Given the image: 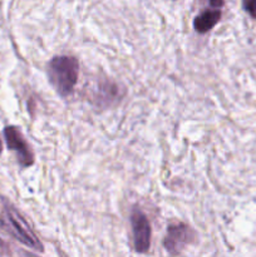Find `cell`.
Returning a JSON list of instances; mask_svg holds the SVG:
<instances>
[{"label": "cell", "instance_id": "cell-3", "mask_svg": "<svg viewBox=\"0 0 256 257\" xmlns=\"http://www.w3.org/2000/svg\"><path fill=\"white\" fill-rule=\"evenodd\" d=\"M197 238V233L186 223H172L167 227V233L163 240V246L170 255H181L188 245Z\"/></svg>", "mask_w": 256, "mask_h": 257}, {"label": "cell", "instance_id": "cell-2", "mask_svg": "<svg viewBox=\"0 0 256 257\" xmlns=\"http://www.w3.org/2000/svg\"><path fill=\"white\" fill-rule=\"evenodd\" d=\"M48 79L60 97H69L79 74V62L72 55H57L47 65Z\"/></svg>", "mask_w": 256, "mask_h": 257}, {"label": "cell", "instance_id": "cell-8", "mask_svg": "<svg viewBox=\"0 0 256 257\" xmlns=\"http://www.w3.org/2000/svg\"><path fill=\"white\" fill-rule=\"evenodd\" d=\"M242 8L252 19H256V0H242Z\"/></svg>", "mask_w": 256, "mask_h": 257}, {"label": "cell", "instance_id": "cell-10", "mask_svg": "<svg viewBox=\"0 0 256 257\" xmlns=\"http://www.w3.org/2000/svg\"><path fill=\"white\" fill-rule=\"evenodd\" d=\"M0 255H10V251L8 248V245L0 238Z\"/></svg>", "mask_w": 256, "mask_h": 257}, {"label": "cell", "instance_id": "cell-5", "mask_svg": "<svg viewBox=\"0 0 256 257\" xmlns=\"http://www.w3.org/2000/svg\"><path fill=\"white\" fill-rule=\"evenodd\" d=\"M131 226L133 233V247L137 253H147L151 247V225L147 216L135 207L131 213Z\"/></svg>", "mask_w": 256, "mask_h": 257}, {"label": "cell", "instance_id": "cell-9", "mask_svg": "<svg viewBox=\"0 0 256 257\" xmlns=\"http://www.w3.org/2000/svg\"><path fill=\"white\" fill-rule=\"evenodd\" d=\"M201 2L208 4V7L218 8V9H222L223 4H225V3H223V0H201Z\"/></svg>", "mask_w": 256, "mask_h": 257}, {"label": "cell", "instance_id": "cell-6", "mask_svg": "<svg viewBox=\"0 0 256 257\" xmlns=\"http://www.w3.org/2000/svg\"><path fill=\"white\" fill-rule=\"evenodd\" d=\"M93 95L95 98V104L104 105V107L115 104L122 98L119 87L115 83L110 82V80H104L102 83H98Z\"/></svg>", "mask_w": 256, "mask_h": 257}, {"label": "cell", "instance_id": "cell-11", "mask_svg": "<svg viewBox=\"0 0 256 257\" xmlns=\"http://www.w3.org/2000/svg\"><path fill=\"white\" fill-rule=\"evenodd\" d=\"M2 152H3V141L2 138H0V155H2Z\"/></svg>", "mask_w": 256, "mask_h": 257}, {"label": "cell", "instance_id": "cell-7", "mask_svg": "<svg viewBox=\"0 0 256 257\" xmlns=\"http://www.w3.org/2000/svg\"><path fill=\"white\" fill-rule=\"evenodd\" d=\"M221 15H222V12L218 8H211V9L202 10L193 19V29L198 34H205V33L210 32L220 22Z\"/></svg>", "mask_w": 256, "mask_h": 257}, {"label": "cell", "instance_id": "cell-4", "mask_svg": "<svg viewBox=\"0 0 256 257\" xmlns=\"http://www.w3.org/2000/svg\"><path fill=\"white\" fill-rule=\"evenodd\" d=\"M4 137L9 151L15 153L18 163L20 167L28 168L34 165L35 156L32 147L25 140L23 133L17 125H8L4 128Z\"/></svg>", "mask_w": 256, "mask_h": 257}, {"label": "cell", "instance_id": "cell-1", "mask_svg": "<svg viewBox=\"0 0 256 257\" xmlns=\"http://www.w3.org/2000/svg\"><path fill=\"white\" fill-rule=\"evenodd\" d=\"M0 226L13 238L24 245L25 247L35 251L44 252V246L39 240L33 228L24 218V216L5 198H2V212H0Z\"/></svg>", "mask_w": 256, "mask_h": 257}]
</instances>
